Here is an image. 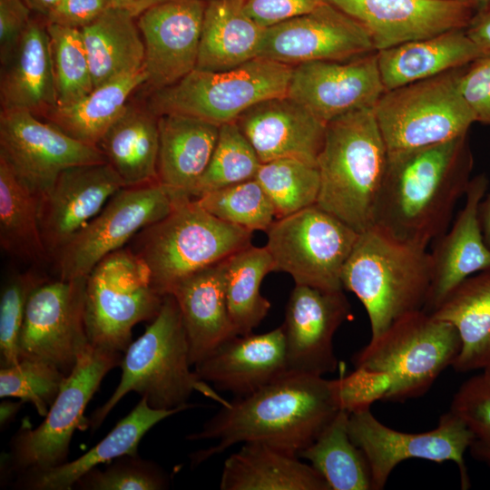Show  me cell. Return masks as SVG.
<instances>
[{"mask_svg": "<svg viewBox=\"0 0 490 490\" xmlns=\"http://www.w3.org/2000/svg\"><path fill=\"white\" fill-rule=\"evenodd\" d=\"M339 410L332 380L288 370L257 391L229 401L186 439L216 444L190 456L193 466L240 443L269 444L299 456Z\"/></svg>", "mask_w": 490, "mask_h": 490, "instance_id": "cell-1", "label": "cell"}, {"mask_svg": "<svg viewBox=\"0 0 490 490\" xmlns=\"http://www.w3.org/2000/svg\"><path fill=\"white\" fill-rule=\"evenodd\" d=\"M472 169L467 134L388 153L373 227L397 240L427 249L449 228Z\"/></svg>", "mask_w": 490, "mask_h": 490, "instance_id": "cell-2", "label": "cell"}, {"mask_svg": "<svg viewBox=\"0 0 490 490\" xmlns=\"http://www.w3.org/2000/svg\"><path fill=\"white\" fill-rule=\"evenodd\" d=\"M388 152L374 108L348 113L326 124L317 160V205L362 233L374 226Z\"/></svg>", "mask_w": 490, "mask_h": 490, "instance_id": "cell-3", "label": "cell"}, {"mask_svg": "<svg viewBox=\"0 0 490 490\" xmlns=\"http://www.w3.org/2000/svg\"><path fill=\"white\" fill-rule=\"evenodd\" d=\"M120 382L108 400L88 417V428L96 430L109 413L130 392L161 410L188 408L193 392L215 400L220 406L229 400L221 397L208 383L191 370L190 348L178 304L172 294L163 296L158 315L145 331L132 341L120 363Z\"/></svg>", "mask_w": 490, "mask_h": 490, "instance_id": "cell-4", "label": "cell"}, {"mask_svg": "<svg viewBox=\"0 0 490 490\" xmlns=\"http://www.w3.org/2000/svg\"><path fill=\"white\" fill-rule=\"evenodd\" d=\"M341 281L364 306L374 338L397 319L424 309L431 282L429 251L372 227L359 234Z\"/></svg>", "mask_w": 490, "mask_h": 490, "instance_id": "cell-5", "label": "cell"}, {"mask_svg": "<svg viewBox=\"0 0 490 490\" xmlns=\"http://www.w3.org/2000/svg\"><path fill=\"white\" fill-rule=\"evenodd\" d=\"M251 240V231L216 218L184 194L165 218L139 231L129 248L164 296L183 278L228 259Z\"/></svg>", "mask_w": 490, "mask_h": 490, "instance_id": "cell-6", "label": "cell"}, {"mask_svg": "<svg viewBox=\"0 0 490 490\" xmlns=\"http://www.w3.org/2000/svg\"><path fill=\"white\" fill-rule=\"evenodd\" d=\"M461 348L456 328L424 309L410 312L352 357L355 368L387 373L391 380L385 401L402 402L426 394L453 366Z\"/></svg>", "mask_w": 490, "mask_h": 490, "instance_id": "cell-7", "label": "cell"}, {"mask_svg": "<svg viewBox=\"0 0 490 490\" xmlns=\"http://www.w3.org/2000/svg\"><path fill=\"white\" fill-rule=\"evenodd\" d=\"M292 66L257 57L223 71L194 69L177 83L150 92L147 108L197 117L218 125L235 122L252 105L286 95Z\"/></svg>", "mask_w": 490, "mask_h": 490, "instance_id": "cell-8", "label": "cell"}, {"mask_svg": "<svg viewBox=\"0 0 490 490\" xmlns=\"http://www.w3.org/2000/svg\"><path fill=\"white\" fill-rule=\"evenodd\" d=\"M464 67L385 91L374 113L388 153L433 146L467 134L475 118L459 88Z\"/></svg>", "mask_w": 490, "mask_h": 490, "instance_id": "cell-9", "label": "cell"}, {"mask_svg": "<svg viewBox=\"0 0 490 490\" xmlns=\"http://www.w3.org/2000/svg\"><path fill=\"white\" fill-rule=\"evenodd\" d=\"M122 352L88 343L66 377L44 420L32 428L23 421L5 454V465L13 474L44 469L66 462L75 430L88 428L84 412L103 377L120 366Z\"/></svg>", "mask_w": 490, "mask_h": 490, "instance_id": "cell-10", "label": "cell"}, {"mask_svg": "<svg viewBox=\"0 0 490 490\" xmlns=\"http://www.w3.org/2000/svg\"><path fill=\"white\" fill-rule=\"evenodd\" d=\"M162 301L144 263L130 248L108 254L86 278L84 323L89 343L123 353L132 341V328L152 321Z\"/></svg>", "mask_w": 490, "mask_h": 490, "instance_id": "cell-11", "label": "cell"}, {"mask_svg": "<svg viewBox=\"0 0 490 490\" xmlns=\"http://www.w3.org/2000/svg\"><path fill=\"white\" fill-rule=\"evenodd\" d=\"M266 233L275 271L295 285L343 290L342 270L360 233L317 204L277 219Z\"/></svg>", "mask_w": 490, "mask_h": 490, "instance_id": "cell-12", "label": "cell"}, {"mask_svg": "<svg viewBox=\"0 0 490 490\" xmlns=\"http://www.w3.org/2000/svg\"><path fill=\"white\" fill-rule=\"evenodd\" d=\"M184 194L160 181L122 188L54 256L58 278L87 277L104 257L165 218Z\"/></svg>", "mask_w": 490, "mask_h": 490, "instance_id": "cell-13", "label": "cell"}, {"mask_svg": "<svg viewBox=\"0 0 490 490\" xmlns=\"http://www.w3.org/2000/svg\"><path fill=\"white\" fill-rule=\"evenodd\" d=\"M348 433L368 462L372 490L384 489L395 467L412 458L454 462L459 470L462 488L470 486L465 453L468 450L471 434L451 410L441 415L435 428L407 433L384 425L370 408L361 409L349 414Z\"/></svg>", "mask_w": 490, "mask_h": 490, "instance_id": "cell-14", "label": "cell"}, {"mask_svg": "<svg viewBox=\"0 0 490 490\" xmlns=\"http://www.w3.org/2000/svg\"><path fill=\"white\" fill-rule=\"evenodd\" d=\"M86 278L44 280L30 294L20 331V358L51 363L68 376L89 343L84 323Z\"/></svg>", "mask_w": 490, "mask_h": 490, "instance_id": "cell-15", "label": "cell"}, {"mask_svg": "<svg viewBox=\"0 0 490 490\" xmlns=\"http://www.w3.org/2000/svg\"><path fill=\"white\" fill-rule=\"evenodd\" d=\"M0 158L38 199L64 170L106 162L98 147L73 138L27 111H1Z\"/></svg>", "mask_w": 490, "mask_h": 490, "instance_id": "cell-16", "label": "cell"}, {"mask_svg": "<svg viewBox=\"0 0 490 490\" xmlns=\"http://www.w3.org/2000/svg\"><path fill=\"white\" fill-rule=\"evenodd\" d=\"M376 52L366 29L327 2L310 13L266 27L259 57L290 66L343 61Z\"/></svg>", "mask_w": 490, "mask_h": 490, "instance_id": "cell-17", "label": "cell"}, {"mask_svg": "<svg viewBox=\"0 0 490 490\" xmlns=\"http://www.w3.org/2000/svg\"><path fill=\"white\" fill-rule=\"evenodd\" d=\"M377 52L343 61L292 67L287 95L325 123L351 112L374 108L385 93Z\"/></svg>", "mask_w": 490, "mask_h": 490, "instance_id": "cell-18", "label": "cell"}, {"mask_svg": "<svg viewBox=\"0 0 490 490\" xmlns=\"http://www.w3.org/2000/svg\"><path fill=\"white\" fill-rule=\"evenodd\" d=\"M205 0H163L137 16L145 50L144 86H170L196 68Z\"/></svg>", "mask_w": 490, "mask_h": 490, "instance_id": "cell-19", "label": "cell"}, {"mask_svg": "<svg viewBox=\"0 0 490 490\" xmlns=\"http://www.w3.org/2000/svg\"><path fill=\"white\" fill-rule=\"evenodd\" d=\"M368 33L376 52L466 29L476 12L472 0H328Z\"/></svg>", "mask_w": 490, "mask_h": 490, "instance_id": "cell-20", "label": "cell"}, {"mask_svg": "<svg viewBox=\"0 0 490 490\" xmlns=\"http://www.w3.org/2000/svg\"><path fill=\"white\" fill-rule=\"evenodd\" d=\"M350 315L343 290L295 285L282 325L288 370L318 376L335 372L338 359L333 338Z\"/></svg>", "mask_w": 490, "mask_h": 490, "instance_id": "cell-21", "label": "cell"}, {"mask_svg": "<svg viewBox=\"0 0 490 490\" xmlns=\"http://www.w3.org/2000/svg\"><path fill=\"white\" fill-rule=\"evenodd\" d=\"M123 187L120 176L106 162L62 172L38 199L40 230L50 259Z\"/></svg>", "mask_w": 490, "mask_h": 490, "instance_id": "cell-22", "label": "cell"}, {"mask_svg": "<svg viewBox=\"0 0 490 490\" xmlns=\"http://www.w3.org/2000/svg\"><path fill=\"white\" fill-rule=\"evenodd\" d=\"M485 174L471 179L465 204L455 221L434 240L429 251L431 282L424 310L432 313L466 279L490 271V249L486 246L478 218L479 203L486 193Z\"/></svg>", "mask_w": 490, "mask_h": 490, "instance_id": "cell-23", "label": "cell"}, {"mask_svg": "<svg viewBox=\"0 0 490 490\" xmlns=\"http://www.w3.org/2000/svg\"><path fill=\"white\" fill-rule=\"evenodd\" d=\"M235 122L261 163L295 159L317 165L327 123L287 94L252 105Z\"/></svg>", "mask_w": 490, "mask_h": 490, "instance_id": "cell-24", "label": "cell"}, {"mask_svg": "<svg viewBox=\"0 0 490 490\" xmlns=\"http://www.w3.org/2000/svg\"><path fill=\"white\" fill-rule=\"evenodd\" d=\"M200 379L235 397L250 395L288 371L282 325L262 334L237 335L194 366Z\"/></svg>", "mask_w": 490, "mask_h": 490, "instance_id": "cell-25", "label": "cell"}, {"mask_svg": "<svg viewBox=\"0 0 490 490\" xmlns=\"http://www.w3.org/2000/svg\"><path fill=\"white\" fill-rule=\"evenodd\" d=\"M1 111L44 116L57 106L55 77L46 22L32 19L7 60L1 64Z\"/></svg>", "mask_w": 490, "mask_h": 490, "instance_id": "cell-26", "label": "cell"}, {"mask_svg": "<svg viewBox=\"0 0 490 490\" xmlns=\"http://www.w3.org/2000/svg\"><path fill=\"white\" fill-rule=\"evenodd\" d=\"M224 261L183 278L169 293L181 311L192 367L237 336L227 306Z\"/></svg>", "mask_w": 490, "mask_h": 490, "instance_id": "cell-27", "label": "cell"}, {"mask_svg": "<svg viewBox=\"0 0 490 490\" xmlns=\"http://www.w3.org/2000/svg\"><path fill=\"white\" fill-rule=\"evenodd\" d=\"M186 408L156 409L144 397L94 446L78 458L44 469L16 475L15 488L24 490H71L87 472L123 455L137 454L144 435L156 424Z\"/></svg>", "mask_w": 490, "mask_h": 490, "instance_id": "cell-28", "label": "cell"}, {"mask_svg": "<svg viewBox=\"0 0 490 490\" xmlns=\"http://www.w3.org/2000/svg\"><path fill=\"white\" fill-rule=\"evenodd\" d=\"M485 54L465 29L450 30L377 52L386 91L464 67Z\"/></svg>", "mask_w": 490, "mask_h": 490, "instance_id": "cell-29", "label": "cell"}, {"mask_svg": "<svg viewBox=\"0 0 490 490\" xmlns=\"http://www.w3.org/2000/svg\"><path fill=\"white\" fill-rule=\"evenodd\" d=\"M221 490H330L324 477L294 453L260 443H244L223 464Z\"/></svg>", "mask_w": 490, "mask_h": 490, "instance_id": "cell-30", "label": "cell"}, {"mask_svg": "<svg viewBox=\"0 0 490 490\" xmlns=\"http://www.w3.org/2000/svg\"><path fill=\"white\" fill-rule=\"evenodd\" d=\"M158 181L191 197L211 161L220 125L193 116L168 113L158 116Z\"/></svg>", "mask_w": 490, "mask_h": 490, "instance_id": "cell-31", "label": "cell"}, {"mask_svg": "<svg viewBox=\"0 0 490 490\" xmlns=\"http://www.w3.org/2000/svg\"><path fill=\"white\" fill-rule=\"evenodd\" d=\"M265 29L244 0L207 1L196 69L223 71L259 57Z\"/></svg>", "mask_w": 490, "mask_h": 490, "instance_id": "cell-32", "label": "cell"}, {"mask_svg": "<svg viewBox=\"0 0 490 490\" xmlns=\"http://www.w3.org/2000/svg\"><path fill=\"white\" fill-rule=\"evenodd\" d=\"M125 187L158 181V116L143 104L127 103L97 144Z\"/></svg>", "mask_w": 490, "mask_h": 490, "instance_id": "cell-33", "label": "cell"}, {"mask_svg": "<svg viewBox=\"0 0 490 490\" xmlns=\"http://www.w3.org/2000/svg\"><path fill=\"white\" fill-rule=\"evenodd\" d=\"M431 314L458 332L461 348L452 366L456 372L490 367V271L466 279Z\"/></svg>", "mask_w": 490, "mask_h": 490, "instance_id": "cell-34", "label": "cell"}, {"mask_svg": "<svg viewBox=\"0 0 490 490\" xmlns=\"http://www.w3.org/2000/svg\"><path fill=\"white\" fill-rule=\"evenodd\" d=\"M136 17L111 7L80 29L94 88L143 68L145 50Z\"/></svg>", "mask_w": 490, "mask_h": 490, "instance_id": "cell-35", "label": "cell"}, {"mask_svg": "<svg viewBox=\"0 0 490 490\" xmlns=\"http://www.w3.org/2000/svg\"><path fill=\"white\" fill-rule=\"evenodd\" d=\"M143 68L107 82L66 106H56L43 118L73 138L96 146L120 116L130 98L146 83Z\"/></svg>", "mask_w": 490, "mask_h": 490, "instance_id": "cell-36", "label": "cell"}, {"mask_svg": "<svg viewBox=\"0 0 490 490\" xmlns=\"http://www.w3.org/2000/svg\"><path fill=\"white\" fill-rule=\"evenodd\" d=\"M0 245L9 255L26 262L41 264L51 260L40 230L38 198L1 158Z\"/></svg>", "mask_w": 490, "mask_h": 490, "instance_id": "cell-37", "label": "cell"}, {"mask_svg": "<svg viewBox=\"0 0 490 490\" xmlns=\"http://www.w3.org/2000/svg\"><path fill=\"white\" fill-rule=\"evenodd\" d=\"M225 291L231 323L237 335H248L268 315L270 302L261 295L264 277L275 271L267 247L252 244L225 260Z\"/></svg>", "mask_w": 490, "mask_h": 490, "instance_id": "cell-38", "label": "cell"}, {"mask_svg": "<svg viewBox=\"0 0 490 490\" xmlns=\"http://www.w3.org/2000/svg\"><path fill=\"white\" fill-rule=\"evenodd\" d=\"M349 413L339 409L299 456L324 477L330 490H372L370 470L348 433Z\"/></svg>", "mask_w": 490, "mask_h": 490, "instance_id": "cell-39", "label": "cell"}, {"mask_svg": "<svg viewBox=\"0 0 490 490\" xmlns=\"http://www.w3.org/2000/svg\"><path fill=\"white\" fill-rule=\"evenodd\" d=\"M255 180L269 196L277 219L317 203L320 183L317 165L278 159L261 163Z\"/></svg>", "mask_w": 490, "mask_h": 490, "instance_id": "cell-40", "label": "cell"}, {"mask_svg": "<svg viewBox=\"0 0 490 490\" xmlns=\"http://www.w3.org/2000/svg\"><path fill=\"white\" fill-rule=\"evenodd\" d=\"M261 165L254 148L236 122L220 125L219 137L207 169L191 192H207L255 179Z\"/></svg>", "mask_w": 490, "mask_h": 490, "instance_id": "cell-41", "label": "cell"}, {"mask_svg": "<svg viewBox=\"0 0 490 490\" xmlns=\"http://www.w3.org/2000/svg\"><path fill=\"white\" fill-rule=\"evenodd\" d=\"M194 200L216 218L251 232H266L276 217L269 196L255 179L207 192Z\"/></svg>", "mask_w": 490, "mask_h": 490, "instance_id": "cell-42", "label": "cell"}, {"mask_svg": "<svg viewBox=\"0 0 490 490\" xmlns=\"http://www.w3.org/2000/svg\"><path fill=\"white\" fill-rule=\"evenodd\" d=\"M55 77L57 106L70 105L93 90L80 29L47 24Z\"/></svg>", "mask_w": 490, "mask_h": 490, "instance_id": "cell-43", "label": "cell"}, {"mask_svg": "<svg viewBox=\"0 0 490 490\" xmlns=\"http://www.w3.org/2000/svg\"><path fill=\"white\" fill-rule=\"evenodd\" d=\"M59 368L46 361L20 358L0 368V397H16L30 403L45 416L66 378Z\"/></svg>", "mask_w": 490, "mask_h": 490, "instance_id": "cell-44", "label": "cell"}, {"mask_svg": "<svg viewBox=\"0 0 490 490\" xmlns=\"http://www.w3.org/2000/svg\"><path fill=\"white\" fill-rule=\"evenodd\" d=\"M83 475L74 485L80 490H162L169 485L166 474L137 454L121 456Z\"/></svg>", "mask_w": 490, "mask_h": 490, "instance_id": "cell-45", "label": "cell"}, {"mask_svg": "<svg viewBox=\"0 0 490 490\" xmlns=\"http://www.w3.org/2000/svg\"><path fill=\"white\" fill-rule=\"evenodd\" d=\"M449 410L471 434L469 454L490 466V377L481 371L466 380L455 393Z\"/></svg>", "mask_w": 490, "mask_h": 490, "instance_id": "cell-46", "label": "cell"}, {"mask_svg": "<svg viewBox=\"0 0 490 490\" xmlns=\"http://www.w3.org/2000/svg\"><path fill=\"white\" fill-rule=\"evenodd\" d=\"M44 279L33 272L10 275L2 284L0 294L1 368L19 360L18 341L26 303L32 291Z\"/></svg>", "mask_w": 490, "mask_h": 490, "instance_id": "cell-47", "label": "cell"}, {"mask_svg": "<svg viewBox=\"0 0 490 490\" xmlns=\"http://www.w3.org/2000/svg\"><path fill=\"white\" fill-rule=\"evenodd\" d=\"M332 384L339 409L350 414L384 400L391 380L387 373L355 368L349 375L333 379Z\"/></svg>", "mask_w": 490, "mask_h": 490, "instance_id": "cell-48", "label": "cell"}, {"mask_svg": "<svg viewBox=\"0 0 490 490\" xmlns=\"http://www.w3.org/2000/svg\"><path fill=\"white\" fill-rule=\"evenodd\" d=\"M459 88L475 122L490 126V53L463 68Z\"/></svg>", "mask_w": 490, "mask_h": 490, "instance_id": "cell-49", "label": "cell"}, {"mask_svg": "<svg viewBox=\"0 0 490 490\" xmlns=\"http://www.w3.org/2000/svg\"><path fill=\"white\" fill-rule=\"evenodd\" d=\"M328 0H244L247 13L260 25L278 23L312 12Z\"/></svg>", "mask_w": 490, "mask_h": 490, "instance_id": "cell-50", "label": "cell"}, {"mask_svg": "<svg viewBox=\"0 0 490 490\" xmlns=\"http://www.w3.org/2000/svg\"><path fill=\"white\" fill-rule=\"evenodd\" d=\"M31 9L24 0H0V62L5 63L28 27Z\"/></svg>", "mask_w": 490, "mask_h": 490, "instance_id": "cell-51", "label": "cell"}, {"mask_svg": "<svg viewBox=\"0 0 490 490\" xmlns=\"http://www.w3.org/2000/svg\"><path fill=\"white\" fill-rule=\"evenodd\" d=\"M111 7L113 0H61L45 16L47 24L81 29Z\"/></svg>", "mask_w": 490, "mask_h": 490, "instance_id": "cell-52", "label": "cell"}, {"mask_svg": "<svg viewBox=\"0 0 490 490\" xmlns=\"http://www.w3.org/2000/svg\"><path fill=\"white\" fill-rule=\"evenodd\" d=\"M465 31L478 48L490 53V4L475 12Z\"/></svg>", "mask_w": 490, "mask_h": 490, "instance_id": "cell-53", "label": "cell"}, {"mask_svg": "<svg viewBox=\"0 0 490 490\" xmlns=\"http://www.w3.org/2000/svg\"><path fill=\"white\" fill-rule=\"evenodd\" d=\"M478 218L485 242L490 249V191L479 203Z\"/></svg>", "mask_w": 490, "mask_h": 490, "instance_id": "cell-54", "label": "cell"}, {"mask_svg": "<svg viewBox=\"0 0 490 490\" xmlns=\"http://www.w3.org/2000/svg\"><path fill=\"white\" fill-rule=\"evenodd\" d=\"M24 402L4 399L0 404V427L3 429L8 426L19 412Z\"/></svg>", "mask_w": 490, "mask_h": 490, "instance_id": "cell-55", "label": "cell"}, {"mask_svg": "<svg viewBox=\"0 0 490 490\" xmlns=\"http://www.w3.org/2000/svg\"><path fill=\"white\" fill-rule=\"evenodd\" d=\"M163 0H113L116 7L123 8L138 16L148 7Z\"/></svg>", "mask_w": 490, "mask_h": 490, "instance_id": "cell-56", "label": "cell"}, {"mask_svg": "<svg viewBox=\"0 0 490 490\" xmlns=\"http://www.w3.org/2000/svg\"><path fill=\"white\" fill-rule=\"evenodd\" d=\"M31 10L36 11L44 16L61 1V0H24Z\"/></svg>", "mask_w": 490, "mask_h": 490, "instance_id": "cell-57", "label": "cell"}, {"mask_svg": "<svg viewBox=\"0 0 490 490\" xmlns=\"http://www.w3.org/2000/svg\"><path fill=\"white\" fill-rule=\"evenodd\" d=\"M472 1L475 3L477 10L482 9L490 4V0H472Z\"/></svg>", "mask_w": 490, "mask_h": 490, "instance_id": "cell-58", "label": "cell"}, {"mask_svg": "<svg viewBox=\"0 0 490 490\" xmlns=\"http://www.w3.org/2000/svg\"><path fill=\"white\" fill-rule=\"evenodd\" d=\"M483 372L490 377V367L483 370Z\"/></svg>", "mask_w": 490, "mask_h": 490, "instance_id": "cell-59", "label": "cell"}, {"mask_svg": "<svg viewBox=\"0 0 490 490\" xmlns=\"http://www.w3.org/2000/svg\"><path fill=\"white\" fill-rule=\"evenodd\" d=\"M205 1H209V0H205Z\"/></svg>", "mask_w": 490, "mask_h": 490, "instance_id": "cell-60", "label": "cell"}]
</instances>
